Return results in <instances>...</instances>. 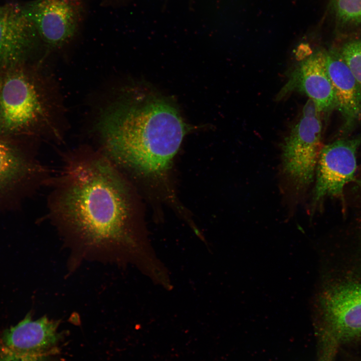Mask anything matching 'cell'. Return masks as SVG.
Instances as JSON below:
<instances>
[{"label":"cell","instance_id":"cell-1","mask_svg":"<svg viewBox=\"0 0 361 361\" xmlns=\"http://www.w3.org/2000/svg\"><path fill=\"white\" fill-rule=\"evenodd\" d=\"M54 210L80 258L119 261L135 249L126 186L104 157L86 154L68 161Z\"/></svg>","mask_w":361,"mask_h":361},{"label":"cell","instance_id":"cell-2","mask_svg":"<svg viewBox=\"0 0 361 361\" xmlns=\"http://www.w3.org/2000/svg\"><path fill=\"white\" fill-rule=\"evenodd\" d=\"M98 129L114 160L158 177L168 169L190 128L172 100L143 84L105 110Z\"/></svg>","mask_w":361,"mask_h":361},{"label":"cell","instance_id":"cell-3","mask_svg":"<svg viewBox=\"0 0 361 361\" xmlns=\"http://www.w3.org/2000/svg\"><path fill=\"white\" fill-rule=\"evenodd\" d=\"M321 113L309 99L301 116L286 135L281 149V170L297 193L305 192L313 182L322 147Z\"/></svg>","mask_w":361,"mask_h":361},{"label":"cell","instance_id":"cell-4","mask_svg":"<svg viewBox=\"0 0 361 361\" xmlns=\"http://www.w3.org/2000/svg\"><path fill=\"white\" fill-rule=\"evenodd\" d=\"M320 361H334L342 344L361 336V282L328 288L320 297Z\"/></svg>","mask_w":361,"mask_h":361},{"label":"cell","instance_id":"cell-5","mask_svg":"<svg viewBox=\"0 0 361 361\" xmlns=\"http://www.w3.org/2000/svg\"><path fill=\"white\" fill-rule=\"evenodd\" d=\"M59 321L30 313L0 333V361H55L60 353Z\"/></svg>","mask_w":361,"mask_h":361},{"label":"cell","instance_id":"cell-6","mask_svg":"<svg viewBox=\"0 0 361 361\" xmlns=\"http://www.w3.org/2000/svg\"><path fill=\"white\" fill-rule=\"evenodd\" d=\"M17 66L0 76V133L24 132L40 122L44 106L32 80Z\"/></svg>","mask_w":361,"mask_h":361},{"label":"cell","instance_id":"cell-7","mask_svg":"<svg viewBox=\"0 0 361 361\" xmlns=\"http://www.w3.org/2000/svg\"><path fill=\"white\" fill-rule=\"evenodd\" d=\"M360 144L359 136L337 140L322 147L316 168L313 205L329 197L343 198L345 186L354 180L356 154Z\"/></svg>","mask_w":361,"mask_h":361},{"label":"cell","instance_id":"cell-8","mask_svg":"<svg viewBox=\"0 0 361 361\" xmlns=\"http://www.w3.org/2000/svg\"><path fill=\"white\" fill-rule=\"evenodd\" d=\"M82 0H35L25 8L38 35L52 47H59L77 32L84 13Z\"/></svg>","mask_w":361,"mask_h":361},{"label":"cell","instance_id":"cell-9","mask_svg":"<svg viewBox=\"0 0 361 361\" xmlns=\"http://www.w3.org/2000/svg\"><path fill=\"white\" fill-rule=\"evenodd\" d=\"M295 90L305 93L321 114H329L336 109L334 92L326 67L325 51H316L301 61L278 97L282 98Z\"/></svg>","mask_w":361,"mask_h":361},{"label":"cell","instance_id":"cell-10","mask_svg":"<svg viewBox=\"0 0 361 361\" xmlns=\"http://www.w3.org/2000/svg\"><path fill=\"white\" fill-rule=\"evenodd\" d=\"M38 35L24 8L16 4L2 7L0 12V67L18 66L27 56Z\"/></svg>","mask_w":361,"mask_h":361},{"label":"cell","instance_id":"cell-11","mask_svg":"<svg viewBox=\"0 0 361 361\" xmlns=\"http://www.w3.org/2000/svg\"><path fill=\"white\" fill-rule=\"evenodd\" d=\"M326 67L335 98L336 109L341 114L342 136L349 134L361 122V87L337 49L325 51Z\"/></svg>","mask_w":361,"mask_h":361},{"label":"cell","instance_id":"cell-12","mask_svg":"<svg viewBox=\"0 0 361 361\" xmlns=\"http://www.w3.org/2000/svg\"><path fill=\"white\" fill-rule=\"evenodd\" d=\"M36 168L13 145L0 140V192L33 174Z\"/></svg>","mask_w":361,"mask_h":361},{"label":"cell","instance_id":"cell-13","mask_svg":"<svg viewBox=\"0 0 361 361\" xmlns=\"http://www.w3.org/2000/svg\"><path fill=\"white\" fill-rule=\"evenodd\" d=\"M337 26L342 33L361 26V0H332Z\"/></svg>","mask_w":361,"mask_h":361},{"label":"cell","instance_id":"cell-14","mask_svg":"<svg viewBox=\"0 0 361 361\" xmlns=\"http://www.w3.org/2000/svg\"><path fill=\"white\" fill-rule=\"evenodd\" d=\"M337 50L361 87V37L345 41Z\"/></svg>","mask_w":361,"mask_h":361},{"label":"cell","instance_id":"cell-15","mask_svg":"<svg viewBox=\"0 0 361 361\" xmlns=\"http://www.w3.org/2000/svg\"><path fill=\"white\" fill-rule=\"evenodd\" d=\"M2 7H0V12L1 11Z\"/></svg>","mask_w":361,"mask_h":361}]
</instances>
